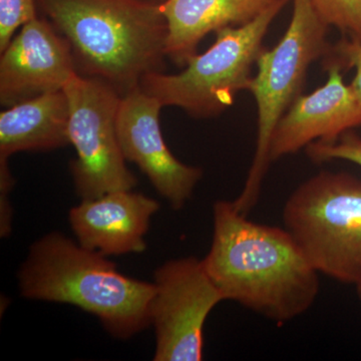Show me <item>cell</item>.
I'll list each match as a JSON object with an SVG mask.
<instances>
[{
  "instance_id": "6da1fadb",
  "label": "cell",
  "mask_w": 361,
  "mask_h": 361,
  "mask_svg": "<svg viewBox=\"0 0 361 361\" xmlns=\"http://www.w3.org/2000/svg\"><path fill=\"white\" fill-rule=\"evenodd\" d=\"M204 265L224 300L277 323L307 312L319 273L285 228L247 219L233 202L213 207V238Z\"/></svg>"
},
{
  "instance_id": "7a4b0ae2",
  "label": "cell",
  "mask_w": 361,
  "mask_h": 361,
  "mask_svg": "<svg viewBox=\"0 0 361 361\" xmlns=\"http://www.w3.org/2000/svg\"><path fill=\"white\" fill-rule=\"evenodd\" d=\"M71 45L78 73L123 97L161 71L168 26L161 4L147 0H37Z\"/></svg>"
},
{
  "instance_id": "3957f363",
  "label": "cell",
  "mask_w": 361,
  "mask_h": 361,
  "mask_svg": "<svg viewBox=\"0 0 361 361\" xmlns=\"http://www.w3.org/2000/svg\"><path fill=\"white\" fill-rule=\"evenodd\" d=\"M18 278L26 298L77 306L116 338H130L151 325L155 285L125 276L106 256L61 233L32 244Z\"/></svg>"
},
{
  "instance_id": "277c9868",
  "label": "cell",
  "mask_w": 361,
  "mask_h": 361,
  "mask_svg": "<svg viewBox=\"0 0 361 361\" xmlns=\"http://www.w3.org/2000/svg\"><path fill=\"white\" fill-rule=\"evenodd\" d=\"M285 229L319 274L342 283L361 279V180L320 172L303 182L283 208Z\"/></svg>"
},
{
  "instance_id": "5b68a950",
  "label": "cell",
  "mask_w": 361,
  "mask_h": 361,
  "mask_svg": "<svg viewBox=\"0 0 361 361\" xmlns=\"http://www.w3.org/2000/svg\"><path fill=\"white\" fill-rule=\"evenodd\" d=\"M288 2L274 0L245 25L218 30L212 47L192 56L180 73H149L140 87L161 106H178L195 118L219 115L239 92L248 90L252 66L262 51L266 33Z\"/></svg>"
},
{
  "instance_id": "8992f818",
  "label": "cell",
  "mask_w": 361,
  "mask_h": 361,
  "mask_svg": "<svg viewBox=\"0 0 361 361\" xmlns=\"http://www.w3.org/2000/svg\"><path fill=\"white\" fill-rule=\"evenodd\" d=\"M329 27L311 0H293L290 23L283 37L272 49H262L259 54L257 73L252 77L248 87L258 110L255 154L245 186L233 201L244 215L257 203L271 163L269 149L275 128L299 97L311 63L329 51Z\"/></svg>"
},
{
  "instance_id": "52a82bcc",
  "label": "cell",
  "mask_w": 361,
  "mask_h": 361,
  "mask_svg": "<svg viewBox=\"0 0 361 361\" xmlns=\"http://www.w3.org/2000/svg\"><path fill=\"white\" fill-rule=\"evenodd\" d=\"M63 92L70 110L68 137L77 151L71 167L78 196L85 200L132 190L137 179L126 165L116 134L122 96L106 82L80 73Z\"/></svg>"
},
{
  "instance_id": "ba28073f",
  "label": "cell",
  "mask_w": 361,
  "mask_h": 361,
  "mask_svg": "<svg viewBox=\"0 0 361 361\" xmlns=\"http://www.w3.org/2000/svg\"><path fill=\"white\" fill-rule=\"evenodd\" d=\"M151 324L156 331L155 361L203 360L204 326L211 311L225 301L195 257L168 261L155 272Z\"/></svg>"
},
{
  "instance_id": "9c48e42d",
  "label": "cell",
  "mask_w": 361,
  "mask_h": 361,
  "mask_svg": "<svg viewBox=\"0 0 361 361\" xmlns=\"http://www.w3.org/2000/svg\"><path fill=\"white\" fill-rule=\"evenodd\" d=\"M158 99L144 90H133L121 99L116 134L126 160L147 175L171 207L180 210L191 199L203 171L178 160L161 135Z\"/></svg>"
},
{
  "instance_id": "30bf717a",
  "label": "cell",
  "mask_w": 361,
  "mask_h": 361,
  "mask_svg": "<svg viewBox=\"0 0 361 361\" xmlns=\"http://www.w3.org/2000/svg\"><path fill=\"white\" fill-rule=\"evenodd\" d=\"M77 73L70 44L51 21L37 16L21 26L1 52L0 103L8 108L63 90Z\"/></svg>"
},
{
  "instance_id": "8fae6325",
  "label": "cell",
  "mask_w": 361,
  "mask_h": 361,
  "mask_svg": "<svg viewBox=\"0 0 361 361\" xmlns=\"http://www.w3.org/2000/svg\"><path fill=\"white\" fill-rule=\"evenodd\" d=\"M361 126V111L341 65L332 63L329 78L307 96H299L279 121L271 139L270 161L292 155L315 142H334Z\"/></svg>"
},
{
  "instance_id": "7c38bea8",
  "label": "cell",
  "mask_w": 361,
  "mask_h": 361,
  "mask_svg": "<svg viewBox=\"0 0 361 361\" xmlns=\"http://www.w3.org/2000/svg\"><path fill=\"white\" fill-rule=\"evenodd\" d=\"M160 205L132 190L85 199L68 214L78 244L104 256L142 253L145 235Z\"/></svg>"
},
{
  "instance_id": "4fadbf2b",
  "label": "cell",
  "mask_w": 361,
  "mask_h": 361,
  "mask_svg": "<svg viewBox=\"0 0 361 361\" xmlns=\"http://www.w3.org/2000/svg\"><path fill=\"white\" fill-rule=\"evenodd\" d=\"M274 0H166L161 11L167 21L166 56L185 66L204 37L227 26L245 25Z\"/></svg>"
},
{
  "instance_id": "5bb4252c",
  "label": "cell",
  "mask_w": 361,
  "mask_h": 361,
  "mask_svg": "<svg viewBox=\"0 0 361 361\" xmlns=\"http://www.w3.org/2000/svg\"><path fill=\"white\" fill-rule=\"evenodd\" d=\"M68 97L63 90L21 102L0 113V160L25 151H49L71 144Z\"/></svg>"
},
{
  "instance_id": "9a60e30c",
  "label": "cell",
  "mask_w": 361,
  "mask_h": 361,
  "mask_svg": "<svg viewBox=\"0 0 361 361\" xmlns=\"http://www.w3.org/2000/svg\"><path fill=\"white\" fill-rule=\"evenodd\" d=\"M319 18L329 26L361 42V0H311Z\"/></svg>"
},
{
  "instance_id": "2e32d148",
  "label": "cell",
  "mask_w": 361,
  "mask_h": 361,
  "mask_svg": "<svg viewBox=\"0 0 361 361\" xmlns=\"http://www.w3.org/2000/svg\"><path fill=\"white\" fill-rule=\"evenodd\" d=\"M306 153L316 163L343 160L361 167V137L349 130L334 142H312Z\"/></svg>"
},
{
  "instance_id": "e0dca14e",
  "label": "cell",
  "mask_w": 361,
  "mask_h": 361,
  "mask_svg": "<svg viewBox=\"0 0 361 361\" xmlns=\"http://www.w3.org/2000/svg\"><path fill=\"white\" fill-rule=\"evenodd\" d=\"M37 0H0V52L6 49L18 27L37 18Z\"/></svg>"
},
{
  "instance_id": "ac0fdd59",
  "label": "cell",
  "mask_w": 361,
  "mask_h": 361,
  "mask_svg": "<svg viewBox=\"0 0 361 361\" xmlns=\"http://www.w3.org/2000/svg\"><path fill=\"white\" fill-rule=\"evenodd\" d=\"M334 49L346 66L355 68V78L349 85L361 111V42L353 39H343Z\"/></svg>"
},
{
  "instance_id": "d6986e66",
  "label": "cell",
  "mask_w": 361,
  "mask_h": 361,
  "mask_svg": "<svg viewBox=\"0 0 361 361\" xmlns=\"http://www.w3.org/2000/svg\"><path fill=\"white\" fill-rule=\"evenodd\" d=\"M355 286L356 288V292H357V295L358 297H360V299L361 300V279L360 280V281L357 282V283L355 285Z\"/></svg>"
},
{
  "instance_id": "ffe728a7",
  "label": "cell",
  "mask_w": 361,
  "mask_h": 361,
  "mask_svg": "<svg viewBox=\"0 0 361 361\" xmlns=\"http://www.w3.org/2000/svg\"><path fill=\"white\" fill-rule=\"evenodd\" d=\"M147 1H151V2H155V4H163L164 1H166V0H147Z\"/></svg>"
}]
</instances>
